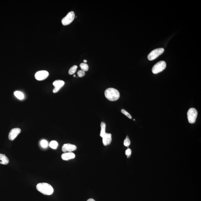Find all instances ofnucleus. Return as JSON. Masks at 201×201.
<instances>
[{"instance_id": "423d86ee", "label": "nucleus", "mask_w": 201, "mask_h": 201, "mask_svg": "<svg viewBox=\"0 0 201 201\" xmlns=\"http://www.w3.org/2000/svg\"><path fill=\"white\" fill-rule=\"evenodd\" d=\"M75 18V14L73 11L68 13L62 20V24L63 25H67L70 24L73 21Z\"/></svg>"}, {"instance_id": "1a4fd4ad", "label": "nucleus", "mask_w": 201, "mask_h": 201, "mask_svg": "<svg viewBox=\"0 0 201 201\" xmlns=\"http://www.w3.org/2000/svg\"><path fill=\"white\" fill-rule=\"evenodd\" d=\"M77 147L75 145L70 143L65 144L62 147V151L63 152H72L76 150Z\"/></svg>"}, {"instance_id": "0eeeda50", "label": "nucleus", "mask_w": 201, "mask_h": 201, "mask_svg": "<svg viewBox=\"0 0 201 201\" xmlns=\"http://www.w3.org/2000/svg\"><path fill=\"white\" fill-rule=\"evenodd\" d=\"M49 75V73L48 71H40L35 73V77L38 81H43L46 79Z\"/></svg>"}, {"instance_id": "5701e85b", "label": "nucleus", "mask_w": 201, "mask_h": 201, "mask_svg": "<svg viewBox=\"0 0 201 201\" xmlns=\"http://www.w3.org/2000/svg\"><path fill=\"white\" fill-rule=\"evenodd\" d=\"M85 74L86 73H85V72L82 70L79 71L77 72V75L79 77H83L85 75Z\"/></svg>"}, {"instance_id": "20e7f679", "label": "nucleus", "mask_w": 201, "mask_h": 201, "mask_svg": "<svg viewBox=\"0 0 201 201\" xmlns=\"http://www.w3.org/2000/svg\"><path fill=\"white\" fill-rule=\"evenodd\" d=\"M187 118L189 123L193 124L195 123L198 116V112L194 108H190L187 112Z\"/></svg>"}, {"instance_id": "9b49d317", "label": "nucleus", "mask_w": 201, "mask_h": 201, "mask_svg": "<svg viewBox=\"0 0 201 201\" xmlns=\"http://www.w3.org/2000/svg\"><path fill=\"white\" fill-rule=\"evenodd\" d=\"M111 134L106 133L102 137L103 138V143L104 146L108 145L111 143Z\"/></svg>"}, {"instance_id": "a211bd4d", "label": "nucleus", "mask_w": 201, "mask_h": 201, "mask_svg": "<svg viewBox=\"0 0 201 201\" xmlns=\"http://www.w3.org/2000/svg\"><path fill=\"white\" fill-rule=\"evenodd\" d=\"M77 68V67L76 65H74L71 67V68L70 69L69 71V74L72 75L75 73Z\"/></svg>"}, {"instance_id": "4be33fe9", "label": "nucleus", "mask_w": 201, "mask_h": 201, "mask_svg": "<svg viewBox=\"0 0 201 201\" xmlns=\"http://www.w3.org/2000/svg\"><path fill=\"white\" fill-rule=\"evenodd\" d=\"M125 153L126 155L127 156V157H128V158L131 156V153H132V151H131L130 149L128 148V149L126 150Z\"/></svg>"}, {"instance_id": "b1692460", "label": "nucleus", "mask_w": 201, "mask_h": 201, "mask_svg": "<svg viewBox=\"0 0 201 201\" xmlns=\"http://www.w3.org/2000/svg\"><path fill=\"white\" fill-rule=\"evenodd\" d=\"M87 201H95L93 199V198H90Z\"/></svg>"}, {"instance_id": "393cba45", "label": "nucleus", "mask_w": 201, "mask_h": 201, "mask_svg": "<svg viewBox=\"0 0 201 201\" xmlns=\"http://www.w3.org/2000/svg\"><path fill=\"white\" fill-rule=\"evenodd\" d=\"M84 62H85V63H86L87 62V60H84Z\"/></svg>"}, {"instance_id": "9d476101", "label": "nucleus", "mask_w": 201, "mask_h": 201, "mask_svg": "<svg viewBox=\"0 0 201 201\" xmlns=\"http://www.w3.org/2000/svg\"><path fill=\"white\" fill-rule=\"evenodd\" d=\"M64 84V81L62 80H58L54 81L53 83V85L54 86V88L53 89V92L54 93L58 92Z\"/></svg>"}, {"instance_id": "dca6fc26", "label": "nucleus", "mask_w": 201, "mask_h": 201, "mask_svg": "<svg viewBox=\"0 0 201 201\" xmlns=\"http://www.w3.org/2000/svg\"><path fill=\"white\" fill-rule=\"evenodd\" d=\"M80 67H81L82 71H84V72L87 71L89 69L88 65L86 63H81L80 65Z\"/></svg>"}, {"instance_id": "39448f33", "label": "nucleus", "mask_w": 201, "mask_h": 201, "mask_svg": "<svg viewBox=\"0 0 201 201\" xmlns=\"http://www.w3.org/2000/svg\"><path fill=\"white\" fill-rule=\"evenodd\" d=\"M164 51V49L162 48L154 50L149 54L147 58L150 61L154 60L159 56L162 54Z\"/></svg>"}, {"instance_id": "2eb2a0df", "label": "nucleus", "mask_w": 201, "mask_h": 201, "mask_svg": "<svg viewBox=\"0 0 201 201\" xmlns=\"http://www.w3.org/2000/svg\"><path fill=\"white\" fill-rule=\"evenodd\" d=\"M14 94L15 96L19 100H21L24 99V95L21 92L16 91L14 93Z\"/></svg>"}, {"instance_id": "f3484780", "label": "nucleus", "mask_w": 201, "mask_h": 201, "mask_svg": "<svg viewBox=\"0 0 201 201\" xmlns=\"http://www.w3.org/2000/svg\"><path fill=\"white\" fill-rule=\"evenodd\" d=\"M58 144L56 141H52L49 144L50 147L53 149H56L58 147Z\"/></svg>"}, {"instance_id": "6ab92c4d", "label": "nucleus", "mask_w": 201, "mask_h": 201, "mask_svg": "<svg viewBox=\"0 0 201 201\" xmlns=\"http://www.w3.org/2000/svg\"><path fill=\"white\" fill-rule=\"evenodd\" d=\"M130 144V140L129 137L128 136H127L126 137L124 140V145L126 147H128Z\"/></svg>"}, {"instance_id": "4468645a", "label": "nucleus", "mask_w": 201, "mask_h": 201, "mask_svg": "<svg viewBox=\"0 0 201 201\" xmlns=\"http://www.w3.org/2000/svg\"><path fill=\"white\" fill-rule=\"evenodd\" d=\"M100 136L102 137L104 134L106 133L105 132V128H106V124L104 122H102L100 123Z\"/></svg>"}, {"instance_id": "ddd939ff", "label": "nucleus", "mask_w": 201, "mask_h": 201, "mask_svg": "<svg viewBox=\"0 0 201 201\" xmlns=\"http://www.w3.org/2000/svg\"><path fill=\"white\" fill-rule=\"evenodd\" d=\"M9 162V160L5 155L0 153V164L7 165Z\"/></svg>"}, {"instance_id": "f8f14e48", "label": "nucleus", "mask_w": 201, "mask_h": 201, "mask_svg": "<svg viewBox=\"0 0 201 201\" xmlns=\"http://www.w3.org/2000/svg\"><path fill=\"white\" fill-rule=\"evenodd\" d=\"M75 154L72 152H67L65 153L62 155V158L63 160L65 161L71 160L74 158H75Z\"/></svg>"}, {"instance_id": "6e6552de", "label": "nucleus", "mask_w": 201, "mask_h": 201, "mask_svg": "<svg viewBox=\"0 0 201 201\" xmlns=\"http://www.w3.org/2000/svg\"><path fill=\"white\" fill-rule=\"evenodd\" d=\"M21 129L20 128H13L10 131L9 134V139L10 141H13L15 139L17 136L20 134L21 132Z\"/></svg>"}, {"instance_id": "a878e982", "label": "nucleus", "mask_w": 201, "mask_h": 201, "mask_svg": "<svg viewBox=\"0 0 201 201\" xmlns=\"http://www.w3.org/2000/svg\"><path fill=\"white\" fill-rule=\"evenodd\" d=\"M74 77H76V75H74L73 76Z\"/></svg>"}, {"instance_id": "412c9836", "label": "nucleus", "mask_w": 201, "mask_h": 201, "mask_svg": "<svg viewBox=\"0 0 201 201\" xmlns=\"http://www.w3.org/2000/svg\"><path fill=\"white\" fill-rule=\"evenodd\" d=\"M40 143L42 147H44V148H45V147H48V142L45 140H42Z\"/></svg>"}, {"instance_id": "7ed1b4c3", "label": "nucleus", "mask_w": 201, "mask_h": 201, "mask_svg": "<svg viewBox=\"0 0 201 201\" xmlns=\"http://www.w3.org/2000/svg\"><path fill=\"white\" fill-rule=\"evenodd\" d=\"M166 67V63L165 61H160L153 67L152 72L154 74L158 73L163 71Z\"/></svg>"}, {"instance_id": "f257e3e1", "label": "nucleus", "mask_w": 201, "mask_h": 201, "mask_svg": "<svg viewBox=\"0 0 201 201\" xmlns=\"http://www.w3.org/2000/svg\"><path fill=\"white\" fill-rule=\"evenodd\" d=\"M36 188L37 190L44 195H50L54 192L53 187L48 183H39L37 185Z\"/></svg>"}, {"instance_id": "aec40b11", "label": "nucleus", "mask_w": 201, "mask_h": 201, "mask_svg": "<svg viewBox=\"0 0 201 201\" xmlns=\"http://www.w3.org/2000/svg\"><path fill=\"white\" fill-rule=\"evenodd\" d=\"M121 112L123 113V114H124V115H125L127 117H128L129 119H132V117L131 116L130 114L128 111H126L124 110V109H122L121 110Z\"/></svg>"}, {"instance_id": "f03ea898", "label": "nucleus", "mask_w": 201, "mask_h": 201, "mask_svg": "<svg viewBox=\"0 0 201 201\" xmlns=\"http://www.w3.org/2000/svg\"><path fill=\"white\" fill-rule=\"evenodd\" d=\"M105 97L110 101H114L118 100L120 96L119 91L114 88H109L105 91Z\"/></svg>"}]
</instances>
